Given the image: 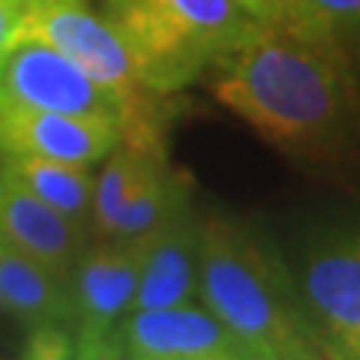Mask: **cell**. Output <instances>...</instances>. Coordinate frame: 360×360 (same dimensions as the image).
Wrapping results in <instances>:
<instances>
[{"label":"cell","mask_w":360,"mask_h":360,"mask_svg":"<svg viewBox=\"0 0 360 360\" xmlns=\"http://www.w3.org/2000/svg\"><path fill=\"white\" fill-rule=\"evenodd\" d=\"M18 39H39L63 51L105 87L120 108V141L139 148H165L160 99L141 84L127 45L105 15L94 13L84 0H30Z\"/></svg>","instance_id":"cell-4"},{"label":"cell","mask_w":360,"mask_h":360,"mask_svg":"<svg viewBox=\"0 0 360 360\" xmlns=\"http://www.w3.org/2000/svg\"><path fill=\"white\" fill-rule=\"evenodd\" d=\"M354 70H357V82H360V54H357V60H354Z\"/></svg>","instance_id":"cell-19"},{"label":"cell","mask_w":360,"mask_h":360,"mask_svg":"<svg viewBox=\"0 0 360 360\" xmlns=\"http://www.w3.org/2000/svg\"><path fill=\"white\" fill-rule=\"evenodd\" d=\"M0 312H4V303H0Z\"/></svg>","instance_id":"cell-20"},{"label":"cell","mask_w":360,"mask_h":360,"mask_svg":"<svg viewBox=\"0 0 360 360\" xmlns=\"http://www.w3.org/2000/svg\"><path fill=\"white\" fill-rule=\"evenodd\" d=\"M307 25L336 39H360V0H297Z\"/></svg>","instance_id":"cell-15"},{"label":"cell","mask_w":360,"mask_h":360,"mask_svg":"<svg viewBox=\"0 0 360 360\" xmlns=\"http://www.w3.org/2000/svg\"><path fill=\"white\" fill-rule=\"evenodd\" d=\"M87 225L45 205L0 168V240L37 264L70 276L84 252Z\"/></svg>","instance_id":"cell-11"},{"label":"cell","mask_w":360,"mask_h":360,"mask_svg":"<svg viewBox=\"0 0 360 360\" xmlns=\"http://www.w3.org/2000/svg\"><path fill=\"white\" fill-rule=\"evenodd\" d=\"M0 105L120 123V108L75 60L39 39H18L0 63Z\"/></svg>","instance_id":"cell-7"},{"label":"cell","mask_w":360,"mask_h":360,"mask_svg":"<svg viewBox=\"0 0 360 360\" xmlns=\"http://www.w3.org/2000/svg\"><path fill=\"white\" fill-rule=\"evenodd\" d=\"M117 141L120 123L108 117L0 105V150L6 156H39L90 168L103 162Z\"/></svg>","instance_id":"cell-10"},{"label":"cell","mask_w":360,"mask_h":360,"mask_svg":"<svg viewBox=\"0 0 360 360\" xmlns=\"http://www.w3.org/2000/svg\"><path fill=\"white\" fill-rule=\"evenodd\" d=\"M201 219L180 189L168 213L139 238V283L129 312L172 309L195 303L198 295Z\"/></svg>","instance_id":"cell-8"},{"label":"cell","mask_w":360,"mask_h":360,"mask_svg":"<svg viewBox=\"0 0 360 360\" xmlns=\"http://www.w3.org/2000/svg\"><path fill=\"white\" fill-rule=\"evenodd\" d=\"M135 283H139V238L84 246L70 274L75 360L117 352V330L132 309Z\"/></svg>","instance_id":"cell-5"},{"label":"cell","mask_w":360,"mask_h":360,"mask_svg":"<svg viewBox=\"0 0 360 360\" xmlns=\"http://www.w3.org/2000/svg\"><path fill=\"white\" fill-rule=\"evenodd\" d=\"M198 303L258 360H330L288 267L219 213L201 219Z\"/></svg>","instance_id":"cell-2"},{"label":"cell","mask_w":360,"mask_h":360,"mask_svg":"<svg viewBox=\"0 0 360 360\" xmlns=\"http://www.w3.org/2000/svg\"><path fill=\"white\" fill-rule=\"evenodd\" d=\"M103 15L156 96L198 82L262 25L238 0H103Z\"/></svg>","instance_id":"cell-3"},{"label":"cell","mask_w":360,"mask_h":360,"mask_svg":"<svg viewBox=\"0 0 360 360\" xmlns=\"http://www.w3.org/2000/svg\"><path fill=\"white\" fill-rule=\"evenodd\" d=\"M13 360H72V340L63 328L30 330L27 345Z\"/></svg>","instance_id":"cell-16"},{"label":"cell","mask_w":360,"mask_h":360,"mask_svg":"<svg viewBox=\"0 0 360 360\" xmlns=\"http://www.w3.org/2000/svg\"><path fill=\"white\" fill-rule=\"evenodd\" d=\"M238 4L262 25H307L297 0H238Z\"/></svg>","instance_id":"cell-17"},{"label":"cell","mask_w":360,"mask_h":360,"mask_svg":"<svg viewBox=\"0 0 360 360\" xmlns=\"http://www.w3.org/2000/svg\"><path fill=\"white\" fill-rule=\"evenodd\" d=\"M156 156H165V148H139V144L117 141V148L103 160V172H99L94 184V207H90V222H87L94 238L99 240L108 238L120 207L127 205L141 172Z\"/></svg>","instance_id":"cell-14"},{"label":"cell","mask_w":360,"mask_h":360,"mask_svg":"<svg viewBox=\"0 0 360 360\" xmlns=\"http://www.w3.org/2000/svg\"><path fill=\"white\" fill-rule=\"evenodd\" d=\"M123 360H258L201 303L129 312L117 330Z\"/></svg>","instance_id":"cell-9"},{"label":"cell","mask_w":360,"mask_h":360,"mask_svg":"<svg viewBox=\"0 0 360 360\" xmlns=\"http://www.w3.org/2000/svg\"><path fill=\"white\" fill-rule=\"evenodd\" d=\"M210 94L267 144L333 156L360 127V82L342 39L312 25H258L210 70Z\"/></svg>","instance_id":"cell-1"},{"label":"cell","mask_w":360,"mask_h":360,"mask_svg":"<svg viewBox=\"0 0 360 360\" xmlns=\"http://www.w3.org/2000/svg\"><path fill=\"white\" fill-rule=\"evenodd\" d=\"M30 9V0H0V63L18 42V30Z\"/></svg>","instance_id":"cell-18"},{"label":"cell","mask_w":360,"mask_h":360,"mask_svg":"<svg viewBox=\"0 0 360 360\" xmlns=\"http://www.w3.org/2000/svg\"><path fill=\"white\" fill-rule=\"evenodd\" d=\"M4 172L9 177H15L21 186H27L33 195L45 201V205L60 210L63 217H70L82 225L90 222L96 177L87 165L39 160V156H9Z\"/></svg>","instance_id":"cell-13"},{"label":"cell","mask_w":360,"mask_h":360,"mask_svg":"<svg viewBox=\"0 0 360 360\" xmlns=\"http://www.w3.org/2000/svg\"><path fill=\"white\" fill-rule=\"evenodd\" d=\"M0 303L30 330L70 328L72 324V288L70 276L37 264L0 240Z\"/></svg>","instance_id":"cell-12"},{"label":"cell","mask_w":360,"mask_h":360,"mask_svg":"<svg viewBox=\"0 0 360 360\" xmlns=\"http://www.w3.org/2000/svg\"><path fill=\"white\" fill-rule=\"evenodd\" d=\"M330 360H360V231L312 243L295 276Z\"/></svg>","instance_id":"cell-6"}]
</instances>
